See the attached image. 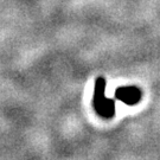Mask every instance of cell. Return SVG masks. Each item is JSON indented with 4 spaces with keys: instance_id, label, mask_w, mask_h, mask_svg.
Instances as JSON below:
<instances>
[{
    "instance_id": "cell-1",
    "label": "cell",
    "mask_w": 160,
    "mask_h": 160,
    "mask_svg": "<svg viewBox=\"0 0 160 160\" xmlns=\"http://www.w3.org/2000/svg\"><path fill=\"white\" fill-rule=\"evenodd\" d=\"M141 97H142L141 89L134 86L120 87L115 90V98L120 100L128 106H134V104L139 103Z\"/></svg>"
}]
</instances>
